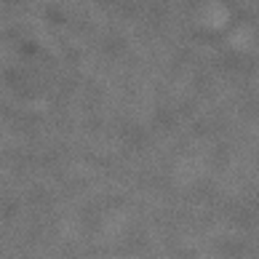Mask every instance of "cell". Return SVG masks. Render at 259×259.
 Here are the masks:
<instances>
[]
</instances>
